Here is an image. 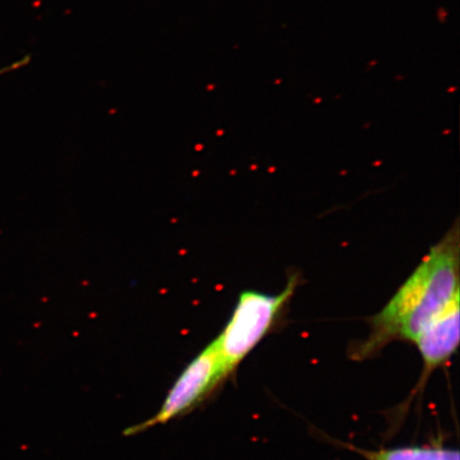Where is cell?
Returning <instances> with one entry per match:
<instances>
[{"label": "cell", "instance_id": "1", "mask_svg": "<svg viewBox=\"0 0 460 460\" xmlns=\"http://www.w3.org/2000/svg\"><path fill=\"white\" fill-rule=\"evenodd\" d=\"M459 296V230L456 224L371 320L359 349L369 355L395 339L415 342L437 315Z\"/></svg>", "mask_w": 460, "mask_h": 460}, {"label": "cell", "instance_id": "2", "mask_svg": "<svg viewBox=\"0 0 460 460\" xmlns=\"http://www.w3.org/2000/svg\"><path fill=\"white\" fill-rule=\"evenodd\" d=\"M297 281L292 276L283 292L275 296L256 291L241 293L232 318L215 341L227 376L271 330L276 318L295 295Z\"/></svg>", "mask_w": 460, "mask_h": 460}, {"label": "cell", "instance_id": "3", "mask_svg": "<svg viewBox=\"0 0 460 460\" xmlns=\"http://www.w3.org/2000/svg\"><path fill=\"white\" fill-rule=\"evenodd\" d=\"M227 376L217 343L212 341L201 350L170 390L160 411L147 421L135 425L126 435L141 433L147 429L165 424L193 410L205 396Z\"/></svg>", "mask_w": 460, "mask_h": 460}, {"label": "cell", "instance_id": "4", "mask_svg": "<svg viewBox=\"0 0 460 460\" xmlns=\"http://www.w3.org/2000/svg\"><path fill=\"white\" fill-rule=\"evenodd\" d=\"M460 296L430 322L415 341L428 367H437L456 352L460 337Z\"/></svg>", "mask_w": 460, "mask_h": 460}, {"label": "cell", "instance_id": "5", "mask_svg": "<svg viewBox=\"0 0 460 460\" xmlns=\"http://www.w3.org/2000/svg\"><path fill=\"white\" fill-rule=\"evenodd\" d=\"M371 460H459L458 452L406 447L373 454Z\"/></svg>", "mask_w": 460, "mask_h": 460}]
</instances>
